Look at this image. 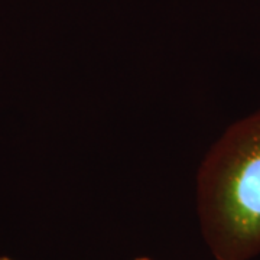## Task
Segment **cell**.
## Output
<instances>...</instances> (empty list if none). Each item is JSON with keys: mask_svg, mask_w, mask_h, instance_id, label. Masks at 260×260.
Here are the masks:
<instances>
[{"mask_svg": "<svg viewBox=\"0 0 260 260\" xmlns=\"http://www.w3.org/2000/svg\"><path fill=\"white\" fill-rule=\"evenodd\" d=\"M201 234L215 260L260 254V109L233 123L198 171Z\"/></svg>", "mask_w": 260, "mask_h": 260, "instance_id": "6da1fadb", "label": "cell"}, {"mask_svg": "<svg viewBox=\"0 0 260 260\" xmlns=\"http://www.w3.org/2000/svg\"><path fill=\"white\" fill-rule=\"evenodd\" d=\"M133 260H153V259H149V257H145V256H143V257H136V259H133Z\"/></svg>", "mask_w": 260, "mask_h": 260, "instance_id": "7a4b0ae2", "label": "cell"}, {"mask_svg": "<svg viewBox=\"0 0 260 260\" xmlns=\"http://www.w3.org/2000/svg\"><path fill=\"white\" fill-rule=\"evenodd\" d=\"M0 260H13V259H9V257H5V256H0Z\"/></svg>", "mask_w": 260, "mask_h": 260, "instance_id": "3957f363", "label": "cell"}]
</instances>
